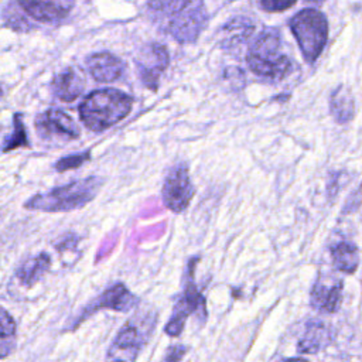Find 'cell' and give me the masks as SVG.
<instances>
[{
	"instance_id": "obj_1",
	"label": "cell",
	"mask_w": 362,
	"mask_h": 362,
	"mask_svg": "<svg viewBox=\"0 0 362 362\" xmlns=\"http://www.w3.org/2000/svg\"><path fill=\"white\" fill-rule=\"evenodd\" d=\"M148 14L157 27L178 42H192L206 25L204 0H150Z\"/></svg>"
},
{
	"instance_id": "obj_2",
	"label": "cell",
	"mask_w": 362,
	"mask_h": 362,
	"mask_svg": "<svg viewBox=\"0 0 362 362\" xmlns=\"http://www.w3.org/2000/svg\"><path fill=\"white\" fill-rule=\"evenodd\" d=\"M133 99L117 89H98L90 92L79 106L83 124L92 132H103L124 119L132 110Z\"/></svg>"
},
{
	"instance_id": "obj_3",
	"label": "cell",
	"mask_w": 362,
	"mask_h": 362,
	"mask_svg": "<svg viewBox=\"0 0 362 362\" xmlns=\"http://www.w3.org/2000/svg\"><path fill=\"white\" fill-rule=\"evenodd\" d=\"M102 178L88 177L83 180H76L69 184L52 188L47 192H41L30 198L25 204V209L41 211V212H69L85 206L90 202L100 185Z\"/></svg>"
},
{
	"instance_id": "obj_4",
	"label": "cell",
	"mask_w": 362,
	"mask_h": 362,
	"mask_svg": "<svg viewBox=\"0 0 362 362\" xmlns=\"http://www.w3.org/2000/svg\"><path fill=\"white\" fill-rule=\"evenodd\" d=\"M280 35L276 30L263 31L250 45L246 61L259 76L280 81L291 72V61L279 52Z\"/></svg>"
},
{
	"instance_id": "obj_5",
	"label": "cell",
	"mask_w": 362,
	"mask_h": 362,
	"mask_svg": "<svg viewBox=\"0 0 362 362\" xmlns=\"http://www.w3.org/2000/svg\"><path fill=\"white\" fill-rule=\"evenodd\" d=\"M290 28L307 62H314L328 40L325 16L315 8H304L290 20Z\"/></svg>"
},
{
	"instance_id": "obj_6",
	"label": "cell",
	"mask_w": 362,
	"mask_h": 362,
	"mask_svg": "<svg viewBox=\"0 0 362 362\" xmlns=\"http://www.w3.org/2000/svg\"><path fill=\"white\" fill-rule=\"evenodd\" d=\"M195 263L197 259H191L187 267V273H185V283H184V288H182V294L180 296V298L177 300L171 318L165 325V334L171 335V337H178L185 325L187 318L191 314H199L206 315L205 314V298L204 296L199 293V290L197 288V284L194 281V269H195Z\"/></svg>"
},
{
	"instance_id": "obj_7",
	"label": "cell",
	"mask_w": 362,
	"mask_h": 362,
	"mask_svg": "<svg viewBox=\"0 0 362 362\" xmlns=\"http://www.w3.org/2000/svg\"><path fill=\"white\" fill-rule=\"evenodd\" d=\"M194 192L195 188L191 182L187 165L178 164L173 167L164 180L161 191L164 205L173 212H181L191 202Z\"/></svg>"
},
{
	"instance_id": "obj_8",
	"label": "cell",
	"mask_w": 362,
	"mask_h": 362,
	"mask_svg": "<svg viewBox=\"0 0 362 362\" xmlns=\"http://www.w3.org/2000/svg\"><path fill=\"white\" fill-rule=\"evenodd\" d=\"M137 301H139L137 297L133 296L127 290V287L124 284L116 283L115 286H112L107 290H105L98 298L90 301V304H88L83 308V311L78 315V318L72 324V329L78 324H81L85 318L90 317L93 313H96V311H99L102 308H110V310L127 313V311H130L137 304Z\"/></svg>"
},
{
	"instance_id": "obj_9",
	"label": "cell",
	"mask_w": 362,
	"mask_h": 362,
	"mask_svg": "<svg viewBox=\"0 0 362 362\" xmlns=\"http://www.w3.org/2000/svg\"><path fill=\"white\" fill-rule=\"evenodd\" d=\"M35 126L42 139L62 137L65 140H75L81 136V130L74 119L61 109H48L42 112L38 115Z\"/></svg>"
},
{
	"instance_id": "obj_10",
	"label": "cell",
	"mask_w": 362,
	"mask_h": 362,
	"mask_svg": "<svg viewBox=\"0 0 362 362\" xmlns=\"http://www.w3.org/2000/svg\"><path fill=\"white\" fill-rule=\"evenodd\" d=\"M170 57L161 44H150L146 47L136 59V65L143 83L156 90L158 86L160 74L168 66Z\"/></svg>"
},
{
	"instance_id": "obj_11",
	"label": "cell",
	"mask_w": 362,
	"mask_h": 362,
	"mask_svg": "<svg viewBox=\"0 0 362 362\" xmlns=\"http://www.w3.org/2000/svg\"><path fill=\"white\" fill-rule=\"evenodd\" d=\"M143 344L144 337L140 332L139 327H136L134 324H126L113 339V344L107 354V359L133 361L136 359Z\"/></svg>"
},
{
	"instance_id": "obj_12",
	"label": "cell",
	"mask_w": 362,
	"mask_h": 362,
	"mask_svg": "<svg viewBox=\"0 0 362 362\" xmlns=\"http://www.w3.org/2000/svg\"><path fill=\"white\" fill-rule=\"evenodd\" d=\"M86 68L98 82H113L124 71V64L110 52H96L86 58Z\"/></svg>"
},
{
	"instance_id": "obj_13",
	"label": "cell",
	"mask_w": 362,
	"mask_h": 362,
	"mask_svg": "<svg viewBox=\"0 0 362 362\" xmlns=\"http://www.w3.org/2000/svg\"><path fill=\"white\" fill-rule=\"evenodd\" d=\"M342 288L344 284L341 280H335L329 284L318 280L314 284L310 296V303L313 308L327 314L338 311L342 301Z\"/></svg>"
},
{
	"instance_id": "obj_14",
	"label": "cell",
	"mask_w": 362,
	"mask_h": 362,
	"mask_svg": "<svg viewBox=\"0 0 362 362\" xmlns=\"http://www.w3.org/2000/svg\"><path fill=\"white\" fill-rule=\"evenodd\" d=\"M85 89V81L74 68L59 72L52 81V92L62 102H74Z\"/></svg>"
},
{
	"instance_id": "obj_15",
	"label": "cell",
	"mask_w": 362,
	"mask_h": 362,
	"mask_svg": "<svg viewBox=\"0 0 362 362\" xmlns=\"http://www.w3.org/2000/svg\"><path fill=\"white\" fill-rule=\"evenodd\" d=\"M18 4L28 16L44 23H57L68 14V8L54 0H18Z\"/></svg>"
},
{
	"instance_id": "obj_16",
	"label": "cell",
	"mask_w": 362,
	"mask_h": 362,
	"mask_svg": "<svg viewBox=\"0 0 362 362\" xmlns=\"http://www.w3.org/2000/svg\"><path fill=\"white\" fill-rule=\"evenodd\" d=\"M51 267V257L48 253L41 252L37 256L25 260L18 269H17V279L24 286H33L37 283Z\"/></svg>"
},
{
	"instance_id": "obj_17",
	"label": "cell",
	"mask_w": 362,
	"mask_h": 362,
	"mask_svg": "<svg viewBox=\"0 0 362 362\" xmlns=\"http://www.w3.org/2000/svg\"><path fill=\"white\" fill-rule=\"evenodd\" d=\"M329 110L338 123L344 124L354 119L355 102H354V96L346 88L339 86L332 92L329 98Z\"/></svg>"
},
{
	"instance_id": "obj_18",
	"label": "cell",
	"mask_w": 362,
	"mask_h": 362,
	"mask_svg": "<svg viewBox=\"0 0 362 362\" xmlns=\"http://www.w3.org/2000/svg\"><path fill=\"white\" fill-rule=\"evenodd\" d=\"M328 339V332L324 324L320 321H310L305 331L298 342V352L301 354H317L325 346Z\"/></svg>"
},
{
	"instance_id": "obj_19",
	"label": "cell",
	"mask_w": 362,
	"mask_h": 362,
	"mask_svg": "<svg viewBox=\"0 0 362 362\" xmlns=\"http://www.w3.org/2000/svg\"><path fill=\"white\" fill-rule=\"evenodd\" d=\"M334 266L345 273H354L359 263L358 247L351 242H339L331 247Z\"/></svg>"
},
{
	"instance_id": "obj_20",
	"label": "cell",
	"mask_w": 362,
	"mask_h": 362,
	"mask_svg": "<svg viewBox=\"0 0 362 362\" xmlns=\"http://www.w3.org/2000/svg\"><path fill=\"white\" fill-rule=\"evenodd\" d=\"M253 31V25L246 18H235L223 27V44L233 45L245 41Z\"/></svg>"
},
{
	"instance_id": "obj_21",
	"label": "cell",
	"mask_w": 362,
	"mask_h": 362,
	"mask_svg": "<svg viewBox=\"0 0 362 362\" xmlns=\"http://www.w3.org/2000/svg\"><path fill=\"white\" fill-rule=\"evenodd\" d=\"M27 147L28 146V140H27V134H25V129H24V123L21 120V116L17 113L14 115V130L13 133L4 140L3 143V151H8L17 147Z\"/></svg>"
},
{
	"instance_id": "obj_22",
	"label": "cell",
	"mask_w": 362,
	"mask_h": 362,
	"mask_svg": "<svg viewBox=\"0 0 362 362\" xmlns=\"http://www.w3.org/2000/svg\"><path fill=\"white\" fill-rule=\"evenodd\" d=\"M16 337V322L11 315L3 308L1 310V356L4 358L13 348Z\"/></svg>"
},
{
	"instance_id": "obj_23",
	"label": "cell",
	"mask_w": 362,
	"mask_h": 362,
	"mask_svg": "<svg viewBox=\"0 0 362 362\" xmlns=\"http://www.w3.org/2000/svg\"><path fill=\"white\" fill-rule=\"evenodd\" d=\"M90 160V151H82V153H75V154H71V156H65L62 157L61 160H58L55 163V168L57 171L59 173H64L66 170H74V168H78L81 167L83 163L89 161Z\"/></svg>"
},
{
	"instance_id": "obj_24",
	"label": "cell",
	"mask_w": 362,
	"mask_h": 362,
	"mask_svg": "<svg viewBox=\"0 0 362 362\" xmlns=\"http://www.w3.org/2000/svg\"><path fill=\"white\" fill-rule=\"evenodd\" d=\"M259 1L263 10L269 13H277V11L290 8L297 0H259Z\"/></svg>"
},
{
	"instance_id": "obj_25",
	"label": "cell",
	"mask_w": 362,
	"mask_h": 362,
	"mask_svg": "<svg viewBox=\"0 0 362 362\" xmlns=\"http://www.w3.org/2000/svg\"><path fill=\"white\" fill-rule=\"evenodd\" d=\"M185 355V348L181 345H174L168 349L167 355L164 356V361H178Z\"/></svg>"
},
{
	"instance_id": "obj_26",
	"label": "cell",
	"mask_w": 362,
	"mask_h": 362,
	"mask_svg": "<svg viewBox=\"0 0 362 362\" xmlns=\"http://www.w3.org/2000/svg\"><path fill=\"white\" fill-rule=\"evenodd\" d=\"M314 1H321V0H314Z\"/></svg>"
}]
</instances>
